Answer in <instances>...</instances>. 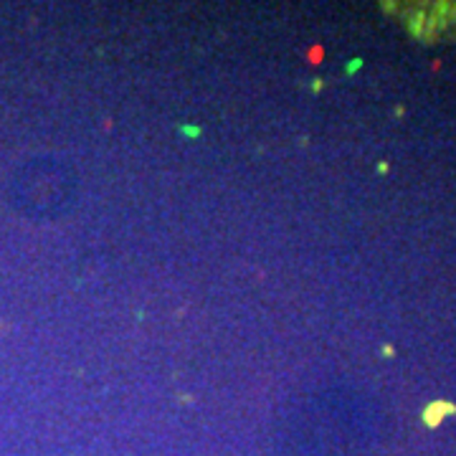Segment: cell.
Masks as SVG:
<instances>
[{"mask_svg": "<svg viewBox=\"0 0 456 456\" xmlns=\"http://www.w3.org/2000/svg\"><path fill=\"white\" fill-rule=\"evenodd\" d=\"M383 8L421 41H456V3H386Z\"/></svg>", "mask_w": 456, "mask_h": 456, "instance_id": "6da1fadb", "label": "cell"}]
</instances>
